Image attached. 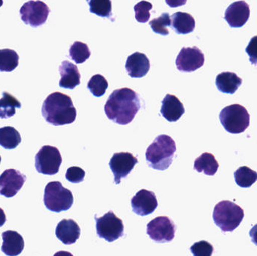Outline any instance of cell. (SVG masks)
<instances>
[{
  "label": "cell",
  "mask_w": 257,
  "mask_h": 256,
  "mask_svg": "<svg viewBox=\"0 0 257 256\" xmlns=\"http://www.w3.org/2000/svg\"><path fill=\"white\" fill-rule=\"evenodd\" d=\"M139 95L128 87L117 89L110 95L105 105V112L109 120L120 125L133 121L140 109Z\"/></svg>",
  "instance_id": "1"
},
{
  "label": "cell",
  "mask_w": 257,
  "mask_h": 256,
  "mask_svg": "<svg viewBox=\"0 0 257 256\" xmlns=\"http://www.w3.org/2000/svg\"><path fill=\"white\" fill-rule=\"evenodd\" d=\"M42 114L54 126L71 124L76 120L77 111L70 96L60 92L51 93L44 101Z\"/></svg>",
  "instance_id": "2"
},
{
  "label": "cell",
  "mask_w": 257,
  "mask_h": 256,
  "mask_svg": "<svg viewBox=\"0 0 257 256\" xmlns=\"http://www.w3.org/2000/svg\"><path fill=\"white\" fill-rule=\"evenodd\" d=\"M175 152L176 144L174 140L169 135H159L147 149V163L153 169L165 171L172 163Z\"/></svg>",
  "instance_id": "3"
},
{
  "label": "cell",
  "mask_w": 257,
  "mask_h": 256,
  "mask_svg": "<svg viewBox=\"0 0 257 256\" xmlns=\"http://www.w3.org/2000/svg\"><path fill=\"white\" fill-rule=\"evenodd\" d=\"M244 217V211L240 206L229 201H220L214 207L213 219L223 232L235 231Z\"/></svg>",
  "instance_id": "4"
},
{
  "label": "cell",
  "mask_w": 257,
  "mask_h": 256,
  "mask_svg": "<svg viewBox=\"0 0 257 256\" xmlns=\"http://www.w3.org/2000/svg\"><path fill=\"white\" fill-rule=\"evenodd\" d=\"M74 197L69 189L63 187L60 182H50L45 186L44 204L50 211H66L73 205Z\"/></svg>",
  "instance_id": "5"
},
{
  "label": "cell",
  "mask_w": 257,
  "mask_h": 256,
  "mask_svg": "<svg viewBox=\"0 0 257 256\" xmlns=\"http://www.w3.org/2000/svg\"><path fill=\"white\" fill-rule=\"evenodd\" d=\"M220 120L228 132L240 134L248 129L250 116L244 106L239 104H234L226 106L220 111Z\"/></svg>",
  "instance_id": "6"
},
{
  "label": "cell",
  "mask_w": 257,
  "mask_h": 256,
  "mask_svg": "<svg viewBox=\"0 0 257 256\" xmlns=\"http://www.w3.org/2000/svg\"><path fill=\"white\" fill-rule=\"evenodd\" d=\"M63 159L58 149L52 146L42 147L35 157L36 171L45 175H54L59 172Z\"/></svg>",
  "instance_id": "7"
},
{
  "label": "cell",
  "mask_w": 257,
  "mask_h": 256,
  "mask_svg": "<svg viewBox=\"0 0 257 256\" xmlns=\"http://www.w3.org/2000/svg\"><path fill=\"white\" fill-rule=\"evenodd\" d=\"M96 222V233L100 238L105 239L109 243L123 237L124 225L123 221L117 217L112 211H109L102 217L97 218L95 215Z\"/></svg>",
  "instance_id": "8"
},
{
  "label": "cell",
  "mask_w": 257,
  "mask_h": 256,
  "mask_svg": "<svg viewBox=\"0 0 257 256\" xmlns=\"http://www.w3.org/2000/svg\"><path fill=\"white\" fill-rule=\"evenodd\" d=\"M175 230V224L167 216H159L147 225V234L151 240L159 243L173 240Z\"/></svg>",
  "instance_id": "9"
},
{
  "label": "cell",
  "mask_w": 257,
  "mask_h": 256,
  "mask_svg": "<svg viewBox=\"0 0 257 256\" xmlns=\"http://www.w3.org/2000/svg\"><path fill=\"white\" fill-rule=\"evenodd\" d=\"M50 13L47 4L42 1H29L20 9L21 20L27 25L37 27L46 22Z\"/></svg>",
  "instance_id": "10"
},
{
  "label": "cell",
  "mask_w": 257,
  "mask_h": 256,
  "mask_svg": "<svg viewBox=\"0 0 257 256\" xmlns=\"http://www.w3.org/2000/svg\"><path fill=\"white\" fill-rule=\"evenodd\" d=\"M204 63L205 55L196 46L193 48H181L175 61L177 69L184 72H194L196 69L202 67Z\"/></svg>",
  "instance_id": "11"
},
{
  "label": "cell",
  "mask_w": 257,
  "mask_h": 256,
  "mask_svg": "<svg viewBox=\"0 0 257 256\" xmlns=\"http://www.w3.org/2000/svg\"><path fill=\"white\" fill-rule=\"evenodd\" d=\"M138 163V159L130 153H114L109 166L114 176V183L120 184L121 179L126 178Z\"/></svg>",
  "instance_id": "12"
},
{
  "label": "cell",
  "mask_w": 257,
  "mask_h": 256,
  "mask_svg": "<svg viewBox=\"0 0 257 256\" xmlns=\"http://www.w3.org/2000/svg\"><path fill=\"white\" fill-rule=\"evenodd\" d=\"M27 177L15 169H8L0 175V195L12 198L21 190Z\"/></svg>",
  "instance_id": "13"
},
{
  "label": "cell",
  "mask_w": 257,
  "mask_h": 256,
  "mask_svg": "<svg viewBox=\"0 0 257 256\" xmlns=\"http://www.w3.org/2000/svg\"><path fill=\"white\" fill-rule=\"evenodd\" d=\"M131 206L133 213L141 216L151 214L158 207L155 194L147 189L139 191L132 198Z\"/></svg>",
  "instance_id": "14"
},
{
  "label": "cell",
  "mask_w": 257,
  "mask_h": 256,
  "mask_svg": "<svg viewBox=\"0 0 257 256\" xmlns=\"http://www.w3.org/2000/svg\"><path fill=\"white\" fill-rule=\"evenodd\" d=\"M250 16V6L246 2L237 1L226 9L224 18L231 27L238 28L246 24Z\"/></svg>",
  "instance_id": "15"
},
{
  "label": "cell",
  "mask_w": 257,
  "mask_h": 256,
  "mask_svg": "<svg viewBox=\"0 0 257 256\" xmlns=\"http://www.w3.org/2000/svg\"><path fill=\"white\" fill-rule=\"evenodd\" d=\"M55 234L63 244L72 245L80 238L81 228L72 219H63L57 225Z\"/></svg>",
  "instance_id": "16"
},
{
  "label": "cell",
  "mask_w": 257,
  "mask_h": 256,
  "mask_svg": "<svg viewBox=\"0 0 257 256\" xmlns=\"http://www.w3.org/2000/svg\"><path fill=\"white\" fill-rule=\"evenodd\" d=\"M59 71L61 76L59 82L60 87L73 90L81 84V74L76 65L65 60L59 67Z\"/></svg>",
  "instance_id": "17"
},
{
  "label": "cell",
  "mask_w": 257,
  "mask_h": 256,
  "mask_svg": "<svg viewBox=\"0 0 257 256\" xmlns=\"http://www.w3.org/2000/svg\"><path fill=\"white\" fill-rule=\"evenodd\" d=\"M185 112L184 105L174 95L167 94L162 101L160 113L169 122H177Z\"/></svg>",
  "instance_id": "18"
},
{
  "label": "cell",
  "mask_w": 257,
  "mask_h": 256,
  "mask_svg": "<svg viewBox=\"0 0 257 256\" xmlns=\"http://www.w3.org/2000/svg\"><path fill=\"white\" fill-rule=\"evenodd\" d=\"M126 69L131 78H142L145 76L149 71V60L147 56L142 53H133L128 56L126 60Z\"/></svg>",
  "instance_id": "19"
},
{
  "label": "cell",
  "mask_w": 257,
  "mask_h": 256,
  "mask_svg": "<svg viewBox=\"0 0 257 256\" xmlns=\"http://www.w3.org/2000/svg\"><path fill=\"white\" fill-rule=\"evenodd\" d=\"M3 245L1 251L7 256L21 255L24 250V238L16 231H7L2 234Z\"/></svg>",
  "instance_id": "20"
},
{
  "label": "cell",
  "mask_w": 257,
  "mask_h": 256,
  "mask_svg": "<svg viewBox=\"0 0 257 256\" xmlns=\"http://www.w3.org/2000/svg\"><path fill=\"white\" fill-rule=\"evenodd\" d=\"M242 81L243 80L235 72H225L217 75L216 85L222 93L234 94L242 84Z\"/></svg>",
  "instance_id": "21"
},
{
  "label": "cell",
  "mask_w": 257,
  "mask_h": 256,
  "mask_svg": "<svg viewBox=\"0 0 257 256\" xmlns=\"http://www.w3.org/2000/svg\"><path fill=\"white\" fill-rule=\"evenodd\" d=\"M172 27L178 34H187L194 30L196 21L190 14L175 12L172 15Z\"/></svg>",
  "instance_id": "22"
},
{
  "label": "cell",
  "mask_w": 257,
  "mask_h": 256,
  "mask_svg": "<svg viewBox=\"0 0 257 256\" xmlns=\"http://www.w3.org/2000/svg\"><path fill=\"white\" fill-rule=\"evenodd\" d=\"M218 168V162L211 153H202L195 160L194 170L197 172H203L206 175L214 176L217 172Z\"/></svg>",
  "instance_id": "23"
},
{
  "label": "cell",
  "mask_w": 257,
  "mask_h": 256,
  "mask_svg": "<svg viewBox=\"0 0 257 256\" xmlns=\"http://www.w3.org/2000/svg\"><path fill=\"white\" fill-rule=\"evenodd\" d=\"M21 142L19 132L12 126L0 128V146L7 150L16 148Z\"/></svg>",
  "instance_id": "24"
},
{
  "label": "cell",
  "mask_w": 257,
  "mask_h": 256,
  "mask_svg": "<svg viewBox=\"0 0 257 256\" xmlns=\"http://www.w3.org/2000/svg\"><path fill=\"white\" fill-rule=\"evenodd\" d=\"M21 104L15 96L7 92H3L0 99V118L7 119L13 117L16 108H21Z\"/></svg>",
  "instance_id": "25"
},
{
  "label": "cell",
  "mask_w": 257,
  "mask_h": 256,
  "mask_svg": "<svg viewBox=\"0 0 257 256\" xmlns=\"http://www.w3.org/2000/svg\"><path fill=\"white\" fill-rule=\"evenodd\" d=\"M19 56L14 50L5 48L0 50V71L12 72L18 67Z\"/></svg>",
  "instance_id": "26"
},
{
  "label": "cell",
  "mask_w": 257,
  "mask_h": 256,
  "mask_svg": "<svg viewBox=\"0 0 257 256\" xmlns=\"http://www.w3.org/2000/svg\"><path fill=\"white\" fill-rule=\"evenodd\" d=\"M235 182L241 188H250L257 181V172L247 166L238 168L235 174Z\"/></svg>",
  "instance_id": "27"
},
{
  "label": "cell",
  "mask_w": 257,
  "mask_h": 256,
  "mask_svg": "<svg viewBox=\"0 0 257 256\" xmlns=\"http://www.w3.org/2000/svg\"><path fill=\"white\" fill-rule=\"evenodd\" d=\"M69 55L72 60L78 64H80V63H84L86 60L90 58L91 52L87 44L76 41L70 47Z\"/></svg>",
  "instance_id": "28"
},
{
  "label": "cell",
  "mask_w": 257,
  "mask_h": 256,
  "mask_svg": "<svg viewBox=\"0 0 257 256\" xmlns=\"http://www.w3.org/2000/svg\"><path fill=\"white\" fill-rule=\"evenodd\" d=\"M108 87V81L102 75H93L87 84V88L96 97H101L105 95Z\"/></svg>",
  "instance_id": "29"
},
{
  "label": "cell",
  "mask_w": 257,
  "mask_h": 256,
  "mask_svg": "<svg viewBox=\"0 0 257 256\" xmlns=\"http://www.w3.org/2000/svg\"><path fill=\"white\" fill-rule=\"evenodd\" d=\"M149 24L154 33L167 36L169 34V32L166 27L172 25L170 15L168 12H163L160 17L150 21Z\"/></svg>",
  "instance_id": "30"
},
{
  "label": "cell",
  "mask_w": 257,
  "mask_h": 256,
  "mask_svg": "<svg viewBox=\"0 0 257 256\" xmlns=\"http://www.w3.org/2000/svg\"><path fill=\"white\" fill-rule=\"evenodd\" d=\"M88 3L92 13L103 18L111 17L112 3L110 0H90Z\"/></svg>",
  "instance_id": "31"
},
{
  "label": "cell",
  "mask_w": 257,
  "mask_h": 256,
  "mask_svg": "<svg viewBox=\"0 0 257 256\" xmlns=\"http://www.w3.org/2000/svg\"><path fill=\"white\" fill-rule=\"evenodd\" d=\"M152 8V4L147 1H141L135 5V18L136 21L140 23L147 22L151 17L149 11Z\"/></svg>",
  "instance_id": "32"
},
{
  "label": "cell",
  "mask_w": 257,
  "mask_h": 256,
  "mask_svg": "<svg viewBox=\"0 0 257 256\" xmlns=\"http://www.w3.org/2000/svg\"><path fill=\"white\" fill-rule=\"evenodd\" d=\"M190 252L193 256H211L214 252V247L208 242L202 240L194 243L190 247Z\"/></svg>",
  "instance_id": "33"
},
{
  "label": "cell",
  "mask_w": 257,
  "mask_h": 256,
  "mask_svg": "<svg viewBox=\"0 0 257 256\" xmlns=\"http://www.w3.org/2000/svg\"><path fill=\"white\" fill-rule=\"evenodd\" d=\"M85 171L79 167H70L68 168L66 174V179L72 183H80L84 181Z\"/></svg>",
  "instance_id": "34"
},
{
  "label": "cell",
  "mask_w": 257,
  "mask_h": 256,
  "mask_svg": "<svg viewBox=\"0 0 257 256\" xmlns=\"http://www.w3.org/2000/svg\"><path fill=\"white\" fill-rule=\"evenodd\" d=\"M246 52L250 57V61L252 64H257V35L252 38L246 48Z\"/></svg>",
  "instance_id": "35"
},
{
  "label": "cell",
  "mask_w": 257,
  "mask_h": 256,
  "mask_svg": "<svg viewBox=\"0 0 257 256\" xmlns=\"http://www.w3.org/2000/svg\"><path fill=\"white\" fill-rule=\"evenodd\" d=\"M250 236L251 237L252 242L257 246V224L250 230Z\"/></svg>",
  "instance_id": "36"
},
{
  "label": "cell",
  "mask_w": 257,
  "mask_h": 256,
  "mask_svg": "<svg viewBox=\"0 0 257 256\" xmlns=\"http://www.w3.org/2000/svg\"><path fill=\"white\" fill-rule=\"evenodd\" d=\"M6 216L3 209L0 208V228L6 223Z\"/></svg>",
  "instance_id": "37"
},
{
  "label": "cell",
  "mask_w": 257,
  "mask_h": 256,
  "mask_svg": "<svg viewBox=\"0 0 257 256\" xmlns=\"http://www.w3.org/2000/svg\"><path fill=\"white\" fill-rule=\"evenodd\" d=\"M54 256H74L72 253L69 252H66V251H60V252H57L54 254Z\"/></svg>",
  "instance_id": "38"
},
{
  "label": "cell",
  "mask_w": 257,
  "mask_h": 256,
  "mask_svg": "<svg viewBox=\"0 0 257 256\" xmlns=\"http://www.w3.org/2000/svg\"><path fill=\"white\" fill-rule=\"evenodd\" d=\"M2 5H3V1H2V0H0V6H1Z\"/></svg>",
  "instance_id": "39"
},
{
  "label": "cell",
  "mask_w": 257,
  "mask_h": 256,
  "mask_svg": "<svg viewBox=\"0 0 257 256\" xmlns=\"http://www.w3.org/2000/svg\"><path fill=\"white\" fill-rule=\"evenodd\" d=\"M0 162H1V156H0Z\"/></svg>",
  "instance_id": "40"
}]
</instances>
